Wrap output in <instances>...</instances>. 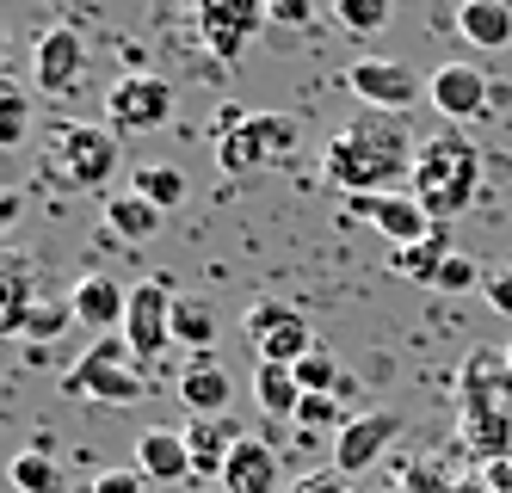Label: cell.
I'll return each instance as SVG.
<instances>
[{"label":"cell","instance_id":"26","mask_svg":"<svg viewBox=\"0 0 512 493\" xmlns=\"http://www.w3.org/2000/svg\"><path fill=\"white\" fill-rule=\"evenodd\" d=\"M7 475H13L19 493H62V469H56L50 450H19L7 463Z\"/></svg>","mask_w":512,"mask_h":493},{"label":"cell","instance_id":"5","mask_svg":"<svg viewBox=\"0 0 512 493\" xmlns=\"http://www.w3.org/2000/svg\"><path fill=\"white\" fill-rule=\"evenodd\" d=\"M118 161H124L118 130H99V124H62L56 130V179L62 185L99 192V185L118 173Z\"/></svg>","mask_w":512,"mask_h":493},{"label":"cell","instance_id":"9","mask_svg":"<svg viewBox=\"0 0 512 493\" xmlns=\"http://www.w3.org/2000/svg\"><path fill=\"white\" fill-rule=\"evenodd\" d=\"M346 87L364 99V111H389V118H408V105H426V81L401 62L383 56H358L346 68Z\"/></svg>","mask_w":512,"mask_h":493},{"label":"cell","instance_id":"19","mask_svg":"<svg viewBox=\"0 0 512 493\" xmlns=\"http://www.w3.org/2000/svg\"><path fill=\"white\" fill-rule=\"evenodd\" d=\"M457 31L469 50H512V0H457Z\"/></svg>","mask_w":512,"mask_h":493},{"label":"cell","instance_id":"11","mask_svg":"<svg viewBox=\"0 0 512 493\" xmlns=\"http://www.w3.org/2000/svg\"><path fill=\"white\" fill-rule=\"evenodd\" d=\"M352 204V216H364L371 229L389 241V247H420V241H432L445 222H438L414 192H383V198H346Z\"/></svg>","mask_w":512,"mask_h":493},{"label":"cell","instance_id":"38","mask_svg":"<svg viewBox=\"0 0 512 493\" xmlns=\"http://www.w3.org/2000/svg\"><path fill=\"white\" fill-rule=\"evenodd\" d=\"M488 302L500 315H512V278H488Z\"/></svg>","mask_w":512,"mask_h":493},{"label":"cell","instance_id":"6","mask_svg":"<svg viewBox=\"0 0 512 493\" xmlns=\"http://www.w3.org/2000/svg\"><path fill=\"white\" fill-rule=\"evenodd\" d=\"M247 339H253V352H260V364H290V370L321 346L309 333V321L290 309V302H272V296L247 309Z\"/></svg>","mask_w":512,"mask_h":493},{"label":"cell","instance_id":"25","mask_svg":"<svg viewBox=\"0 0 512 493\" xmlns=\"http://www.w3.org/2000/svg\"><path fill=\"white\" fill-rule=\"evenodd\" d=\"M445 259H451V241H445V229H438V235L420 241V247H389V272L408 278V284H438Z\"/></svg>","mask_w":512,"mask_h":493},{"label":"cell","instance_id":"20","mask_svg":"<svg viewBox=\"0 0 512 493\" xmlns=\"http://www.w3.org/2000/svg\"><path fill=\"white\" fill-rule=\"evenodd\" d=\"M223 487L229 493H278V450L260 438V432H247L235 444V457L223 469Z\"/></svg>","mask_w":512,"mask_h":493},{"label":"cell","instance_id":"15","mask_svg":"<svg viewBox=\"0 0 512 493\" xmlns=\"http://www.w3.org/2000/svg\"><path fill=\"white\" fill-rule=\"evenodd\" d=\"M229 395H235V383L216 358H192L179 370V401L192 407V420H229Z\"/></svg>","mask_w":512,"mask_h":493},{"label":"cell","instance_id":"4","mask_svg":"<svg viewBox=\"0 0 512 493\" xmlns=\"http://www.w3.org/2000/svg\"><path fill=\"white\" fill-rule=\"evenodd\" d=\"M136 352L130 346H93L75 370L62 376V395L75 401H112V407H136L142 395H149V383H142V370L130 364Z\"/></svg>","mask_w":512,"mask_h":493},{"label":"cell","instance_id":"10","mask_svg":"<svg viewBox=\"0 0 512 493\" xmlns=\"http://www.w3.org/2000/svg\"><path fill=\"white\" fill-rule=\"evenodd\" d=\"M31 81L50 99H68L87 81V37L75 25H44L38 44H31Z\"/></svg>","mask_w":512,"mask_h":493},{"label":"cell","instance_id":"18","mask_svg":"<svg viewBox=\"0 0 512 493\" xmlns=\"http://www.w3.org/2000/svg\"><path fill=\"white\" fill-rule=\"evenodd\" d=\"M136 469L149 475L155 487H179L192 481V450H186V432H142L136 438Z\"/></svg>","mask_w":512,"mask_h":493},{"label":"cell","instance_id":"1","mask_svg":"<svg viewBox=\"0 0 512 493\" xmlns=\"http://www.w3.org/2000/svg\"><path fill=\"white\" fill-rule=\"evenodd\" d=\"M414 155H420V136L408 130V118L358 111L352 124L327 136L321 167H327V185H340L346 198H383V192H401V179H414Z\"/></svg>","mask_w":512,"mask_h":493},{"label":"cell","instance_id":"36","mask_svg":"<svg viewBox=\"0 0 512 493\" xmlns=\"http://www.w3.org/2000/svg\"><path fill=\"white\" fill-rule=\"evenodd\" d=\"M309 0H266V25H309Z\"/></svg>","mask_w":512,"mask_h":493},{"label":"cell","instance_id":"34","mask_svg":"<svg viewBox=\"0 0 512 493\" xmlns=\"http://www.w3.org/2000/svg\"><path fill=\"white\" fill-rule=\"evenodd\" d=\"M475 278H482V272H475V259H469V253H451L445 272H438V290H469Z\"/></svg>","mask_w":512,"mask_h":493},{"label":"cell","instance_id":"27","mask_svg":"<svg viewBox=\"0 0 512 493\" xmlns=\"http://www.w3.org/2000/svg\"><path fill=\"white\" fill-rule=\"evenodd\" d=\"M130 192L149 198L155 210H173V204H186V173H179V167H136Z\"/></svg>","mask_w":512,"mask_h":493},{"label":"cell","instance_id":"40","mask_svg":"<svg viewBox=\"0 0 512 493\" xmlns=\"http://www.w3.org/2000/svg\"><path fill=\"white\" fill-rule=\"evenodd\" d=\"M506 370H512V346H506Z\"/></svg>","mask_w":512,"mask_h":493},{"label":"cell","instance_id":"3","mask_svg":"<svg viewBox=\"0 0 512 493\" xmlns=\"http://www.w3.org/2000/svg\"><path fill=\"white\" fill-rule=\"evenodd\" d=\"M210 148H216V167H223L229 179H241V173H272V167L297 161L303 124L284 118V111H247V118L229 136H216Z\"/></svg>","mask_w":512,"mask_h":493},{"label":"cell","instance_id":"29","mask_svg":"<svg viewBox=\"0 0 512 493\" xmlns=\"http://www.w3.org/2000/svg\"><path fill=\"white\" fill-rule=\"evenodd\" d=\"M389 0H334V19H340V31H352V37H371V31H383L389 25Z\"/></svg>","mask_w":512,"mask_h":493},{"label":"cell","instance_id":"28","mask_svg":"<svg viewBox=\"0 0 512 493\" xmlns=\"http://www.w3.org/2000/svg\"><path fill=\"white\" fill-rule=\"evenodd\" d=\"M297 383H303V395H340V389H346V376H340L334 352H327V346H315V352L297 364Z\"/></svg>","mask_w":512,"mask_h":493},{"label":"cell","instance_id":"31","mask_svg":"<svg viewBox=\"0 0 512 493\" xmlns=\"http://www.w3.org/2000/svg\"><path fill=\"white\" fill-rule=\"evenodd\" d=\"M19 136H25V93H0V148H19Z\"/></svg>","mask_w":512,"mask_h":493},{"label":"cell","instance_id":"24","mask_svg":"<svg viewBox=\"0 0 512 493\" xmlns=\"http://www.w3.org/2000/svg\"><path fill=\"white\" fill-rule=\"evenodd\" d=\"M253 395H260V407L272 413V420H297L303 413V383L290 364H260L253 370Z\"/></svg>","mask_w":512,"mask_h":493},{"label":"cell","instance_id":"8","mask_svg":"<svg viewBox=\"0 0 512 493\" xmlns=\"http://www.w3.org/2000/svg\"><path fill=\"white\" fill-rule=\"evenodd\" d=\"M192 13H198V37H204V50L216 62H241L247 44L260 37L266 25V0H192Z\"/></svg>","mask_w":512,"mask_h":493},{"label":"cell","instance_id":"14","mask_svg":"<svg viewBox=\"0 0 512 493\" xmlns=\"http://www.w3.org/2000/svg\"><path fill=\"white\" fill-rule=\"evenodd\" d=\"M395 432H401V420H395L389 407H371V413H358V420H346L334 432V469L340 475H364L395 444Z\"/></svg>","mask_w":512,"mask_h":493},{"label":"cell","instance_id":"32","mask_svg":"<svg viewBox=\"0 0 512 493\" xmlns=\"http://www.w3.org/2000/svg\"><path fill=\"white\" fill-rule=\"evenodd\" d=\"M149 487H155V481L142 475V469H99L87 493H149Z\"/></svg>","mask_w":512,"mask_h":493},{"label":"cell","instance_id":"23","mask_svg":"<svg viewBox=\"0 0 512 493\" xmlns=\"http://www.w3.org/2000/svg\"><path fill=\"white\" fill-rule=\"evenodd\" d=\"M105 229H112L118 241H155V229H161V210L149 204V198H136V192H112L105 198Z\"/></svg>","mask_w":512,"mask_h":493},{"label":"cell","instance_id":"17","mask_svg":"<svg viewBox=\"0 0 512 493\" xmlns=\"http://www.w3.org/2000/svg\"><path fill=\"white\" fill-rule=\"evenodd\" d=\"M241 438H247V426H235V420H192V426H186L192 475H198V481H223V469H229V457H235Z\"/></svg>","mask_w":512,"mask_h":493},{"label":"cell","instance_id":"21","mask_svg":"<svg viewBox=\"0 0 512 493\" xmlns=\"http://www.w3.org/2000/svg\"><path fill=\"white\" fill-rule=\"evenodd\" d=\"M31 309H38V290H31V259L25 253H7V265H0V333H19L25 339Z\"/></svg>","mask_w":512,"mask_h":493},{"label":"cell","instance_id":"12","mask_svg":"<svg viewBox=\"0 0 512 493\" xmlns=\"http://www.w3.org/2000/svg\"><path fill=\"white\" fill-rule=\"evenodd\" d=\"M173 284L167 278H142L130 284V315H124V346L136 358H155L161 346H173Z\"/></svg>","mask_w":512,"mask_h":493},{"label":"cell","instance_id":"16","mask_svg":"<svg viewBox=\"0 0 512 493\" xmlns=\"http://www.w3.org/2000/svg\"><path fill=\"white\" fill-rule=\"evenodd\" d=\"M68 302H75V321L93 327V333L124 327V315H130V290L118 278H105V272H87L75 290H68Z\"/></svg>","mask_w":512,"mask_h":493},{"label":"cell","instance_id":"30","mask_svg":"<svg viewBox=\"0 0 512 493\" xmlns=\"http://www.w3.org/2000/svg\"><path fill=\"white\" fill-rule=\"evenodd\" d=\"M68 327H75V302H68V296H44L38 302V309H31V321H25V339H56V333H68Z\"/></svg>","mask_w":512,"mask_h":493},{"label":"cell","instance_id":"22","mask_svg":"<svg viewBox=\"0 0 512 493\" xmlns=\"http://www.w3.org/2000/svg\"><path fill=\"white\" fill-rule=\"evenodd\" d=\"M173 346H186L192 358H210V346H216V309H210V296H192V290L173 296Z\"/></svg>","mask_w":512,"mask_h":493},{"label":"cell","instance_id":"35","mask_svg":"<svg viewBox=\"0 0 512 493\" xmlns=\"http://www.w3.org/2000/svg\"><path fill=\"white\" fill-rule=\"evenodd\" d=\"M408 493H457V481L438 475L432 463H414V469H408Z\"/></svg>","mask_w":512,"mask_h":493},{"label":"cell","instance_id":"7","mask_svg":"<svg viewBox=\"0 0 512 493\" xmlns=\"http://www.w3.org/2000/svg\"><path fill=\"white\" fill-rule=\"evenodd\" d=\"M173 118V87L161 74H124L105 93V130L118 136H142V130H161Z\"/></svg>","mask_w":512,"mask_h":493},{"label":"cell","instance_id":"37","mask_svg":"<svg viewBox=\"0 0 512 493\" xmlns=\"http://www.w3.org/2000/svg\"><path fill=\"white\" fill-rule=\"evenodd\" d=\"M297 493H352V475L321 469V475H303V481H297Z\"/></svg>","mask_w":512,"mask_h":493},{"label":"cell","instance_id":"2","mask_svg":"<svg viewBox=\"0 0 512 493\" xmlns=\"http://www.w3.org/2000/svg\"><path fill=\"white\" fill-rule=\"evenodd\" d=\"M475 185H482V155H475V142L463 130H438L420 142V155H414V179H408V192L438 216V222H451L469 210L475 198Z\"/></svg>","mask_w":512,"mask_h":493},{"label":"cell","instance_id":"39","mask_svg":"<svg viewBox=\"0 0 512 493\" xmlns=\"http://www.w3.org/2000/svg\"><path fill=\"white\" fill-rule=\"evenodd\" d=\"M457 493H500L494 481H457Z\"/></svg>","mask_w":512,"mask_h":493},{"label":"cell","instance_id":"13","mask_svg":"<svg viewBox=\"0 0 512 493\" xmlns=\"http://www.w3.org/2000/svg\"><path fill=\"white\" fill-rule=\"evenodd\" d=\"M488 93H494V87H488V74L475 68V62H445V68L426 81V105H432L451 130L469 124V118H482V111L494 105Z\"/></svg>","mask_w":512,"mask_h":493},{"label":"cell","instance_id":"33","mask_svg":"<svg viewBox=\"0 0 512 493\" xmlns=\"http://www.w3.org/2000/svg\"><path fill=\"white\" fill-rule=\"evenodd\" d=\"M297 420H303V426H334V432H340L346 413H340L334 395H303V413H297Z\"/></svg>","mask_w":512,"mask_h":493}]
</instances>
